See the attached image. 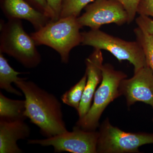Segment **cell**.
<instances>
[{"label": "cell", "mask_w": 153, "mask_h": 153, "mask_svg": "<svg viewBox=\"0 0 153 153\" xmlns=\"http://www.w3.org/2000/svg\"><path fill=\"white\" fill-rule=\"evenodd\" d=\"M15 84L25 96V116L39 128L43 136L50 137L68 131L61 103L54 94L27 78Z\"/></svg>", "instance_id": "obj_1"}, {"label": "cell", "mask_w": 153, "mask_h": 153, "mask_svg": "<svg viewBox=\"0 0 153 153\" xmlns=\"http://www.w3.org/2000/svg\"><path fill=\"white\" fill-rule=\"evenodd\" d=\"M81 28L77 18L65 17L50 21L31 36L37 46L51 47L60 55L62 63H67L71 50L81 44Z\"/></svg>", "instance_id": "obj_2"}, {"label": "cell", "mask_w": 153, "mask_h": 153, "mask_svg": "<svg viewBox=\"0 0 153 153\" xmlns=\"http://www.w3.org/2000/svg\"><path fill=\"white\" fill-rule=\"evenodd\" d=\"M0 52L13 57L27 68H36L41 55L31 35L25 32L21 19H8L1 24Z\"/></svg>", "instance_id": "obj_3"}, {"label": "cell", "mask_w": 153, "mask_h": 153, "mask_svg": "<svg viewBox=\"0 0 153 153\" xmlns=\"http://www.w3.org/2000/svg\"><path fill=\"white\" fill-rule=\"evenodd\" d=\"M127 77L125 73L115 70L111 64L103 65L101 83L96 90L90 109L84 117L79 119L76 126L85 130L95 131L107 106L121 95L120 85L122 80Z\"/></svg>", "instance_id": "obj_4"}, {"label": "cell", "mask_w": 153, "mask_h": 153, "mask_svg": "<svg viewBox=\"0 0 153 153\" xmlns=\"http://www.w3.org/2000/svg\"><path fill=\"white\" fill-rule=\"evenodd\" d=\"M81 44L110 52L120 62L127 60L133 65L134 72L147 66L142 47L137 41H125L100 29L81 33Z\"/></svg>", "instance_id": "obj_5"}, {"label": "cell", "mask_w": 153, "mask_h": 153, "mask_svg": "<svg viewBox=\"0 0 153 153\" xmlns=\"http://www.w3.org/2000/svg\"><path fill=\"white\" fill-rule=\"evenodd\" d=\"M97 153L139 152L140 147L153 144V133L127 132L114 126L107 118L99 131Z\"/></svg>", "instance_id": "obj_6"}, {"label": "cell", "mask_w": 153, "mask_h": 153, "mask_svg": "<svg viewBox=\"0 0 153 153\" xmlns=\"http://www.w3.org/2000/svg\"><path fill=\"white\" fill-rule=\"evenodd\" d=\"M99 131H86L76 126L68 131L44 139L28 140V144L42 146H52L55 153H97Z\"/></svg>", "instance_id": "obj_7"}, {"label": "cell", "mask_w": 153, "mask_h": 153, "mask_svg": "<svg viewBox=\"0 0 153 153\" xmlns=\"http://www.w3.org/2000/svg\"><path fill=\"white\" fill-rule=\"evenodd\" d=\"M77 20L82 28L97 30L107 24H128V16L123 5L117 0H95L85 7V13Z\"/></svg>", "instance_id": "obj_8"}, {"label": "cell", "mask_w": 153, "mask_h": 153, "mask_svg": "<svg viewBox=\"0 0 153 153\" xmlns=\"http://www.w3.org/2000/svg\"><path fill=\"white\" fill-rule=\"evenodd\" d=\"M121 95L126 99L128 106L142 102L153 108V73L148 66L134 72L129 79L125 78L120 85Z\"/></svg>", "instance_id": "obj_9"}, {"label": "cell", "mask_w": 153, "mask_h": 153, "mask_svg": "<svg viewBox=\"0 0 153 153\" xmlns=\"http://www.w3.org/2000/svg\"><path fill=\"white\" fill-rule=\"evenodd\" d=\"M103 60L101 50L97 49H94L89 57L85 59L87 80L79 109L77 111L79 119L84 117L90 109L97 87L102 79Z\"/></svg>", "instance_id": "obj_10"}, {"label": "cell", "mask_w": 153, "mask_h": 153, "mask_svg": "<svg viewBox=\"0 0 153 153\" xmlns=\"http://www.w3.org/2000/svg\"><path fill=\"white\" fill-rule=\"evenodd\" d=\"M1 8L8 19H24L30 22L36 31L51 21L45 14L30 5L25 0H2Z\"/></svg>", "instance_id": "obj_11"}, {"label": "cell", "mask_w": 153, "mask_h": 153, "mask_svg": "<svg viewBox=\"0 0 153 153\" xmlns=\"http://www.w3.org/2000/svg\"><path fill=\"white\" fill-rule=\"evenodd\" d=\"M30 128L25 120L10 121L0 119V153H22L19 140L30 136Z\"/></svg>", "instance_id": "obj_12"}, {"label": "cell", "mask_w": 153, "mask_h": 153, "mask_svg": "<svg viewBox=\"0 0 153 153\" xmlns=\"http://www.w3.org/2000/svg\"><path fill=\"white\" fill-rule=\"evenodd\" d=\"M25 100L8 98L0 92V119L14 121L25 120Z\"/></svg>", "instance_id": "obj_13"}, {"label": "cell", "mask_w": 153, "mask_h": 153, "mask_svg": "<svg viewBox=\"0 0 153 153\" xmlns=\"http://www.w3.org/2000/svg\"><path fill=\"white\" fill-rule=\"evenodd\" d=\"M3 54L0 52V88L12 94L22 96V92L14 88L11 84L25 78L19 77L18 75L25 73L14 70Z\"/></svg>", "instance_id": "obj_14"}, {"label": "cell", "mask_w": 153, "mask_h": 153, "mask_svg": "<svg viewBox=\"0 0 153 153\" xmlns=\"http://www.w3.org/2000/svg\"><path fill=\"white\" fill-rule=\"evenodd\" d=\"M86 80L87 75L85 73L79 82L61 96V99L63 103L78 111L84 93Z\"/></svg>", "instance_id": "obj_15"}, {"label": "cell", "mask_w": 153, "mask_h": 153, "mask_svg": "<svg viewBox=\"0 0 153 153\" xmlns=\"http://www.w3.org/2000/svg\"><path fill=\"white\" fill-rule=\"evenodd\" d=\"M134 32L136 41L142 47L147 66L153 73V36L138 27Z\"/></svg>", "instance_id": "obj_16"}, {"label": "cell", "mask_w": 153, "mask_h": 153, "mask_svg": "<svg viewBox=\"0 0 153 153\" xmlns=\"http://www.w3.org/2000/svg\"><path fill=\"white\" fill-rule=\"evenodd\" d=\"M95 0H64L60 18L79 17L82 9Z\"/></svg>", "instance_id": "obj_17"}, {"label": "cell", "mask_w": 153, "mask_h": 153, "mask_svg": "<svg viewBox=\"0 0 153 153\" xmlns=\"http://www.w3.org/2000/svg\"><path fill=\"white\" fill-rule=\"evenodd\" d=\"M123 5L128 16V24L133 22L137 13L138 7L141 0H117Z\"/></svg>", "instance_id": "obj_18"}, {"label": "cell", "mask_w": 153, "mask_h": 153, "mask_svg": "<svg viewBox=\"0 0 153 153\" xmlns=\"http://www.w3.org/2000/svg\"><path fill=\"white\" fill-rule=\"evenodd\" d=\"M137 13L141 16L153 17V0H141Z\"/></svg>", "instance_id": "obj_19"}, {"label": "cell", "mask_w": 153, "mask_h": 153, "mask_svg": "<svg viewBox=\"0 0 153 153\" xmlns=\"http://www.w3.org/2000/svg\"><path fill=\"white\" fill-rule=\"evenodd\" d=\"M138 27L153 36V20L149 17L140 15L136 19Z\"/></svg>", "instance_id": "obj_20"}, {"label": "cell", "mask_w": 153, "mask_h": 153, "mask_svg": "<svg viewBox=\"0 0 153 153\" xmlns=\"http://www.w3.org/2000/svg\"><path fill=\"white\" fill-rule=\"evenodd\" d=\"M50 10L52 12V21H57L60 19L62 4L64 0H46Z\"/></svg>", "instance_id": "obj_21"}, {"label": "cell", "mask_w": 153, "mask_h": 153, "mask_svg": "<svg viewBox=\"0 0 153 153\" xmlns=\"http://www.w3.org/2000/svg\"><path fill=\"white\" fill-rule=\"evenodd\" d=\"M33 3V7L43 13L51 19H53L52 12L49 9L46 0H30Z\"/></svg>", "instance_id": "obj_22"}, {"label": "cell", "mask_w": 153, "mask_h": 153, "mask_svg": "<svg viewBox=\"0 0 153 153\" xmlns=\"http://www.w3.org/2000/svg\"></svg>", "instance_id": "obj_23"}]
</instances>
